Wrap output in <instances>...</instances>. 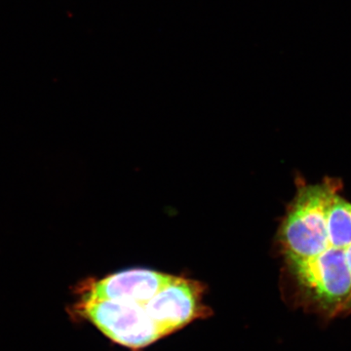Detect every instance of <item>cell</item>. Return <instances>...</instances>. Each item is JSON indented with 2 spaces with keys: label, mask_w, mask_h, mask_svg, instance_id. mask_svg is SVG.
<instances>
[{
  "label": "cell",
  "mask_w": 351,
  "mask_h": 351,
  "mask_svg": "<svg viewBox=\"0 0 351 351\" xmlns=\"http://www.w3.org/2000/svg\"><path fill=\"white\" fill-rule=\"evenodd\" d=\"M145 309L165 336L206 313L202 287L195 281L177 276L145 304Z\"/></svg>",
  "instance_id": "obj_3"
},
{
  "label": "cell",
  "mask_w": 351,
  "mask_h": 351,
  "mask_svg": "<svg viewBox=\"0 0 351 351\" xmlns=\"http://www.w3.org/2000/svg\"><path fill=\"white\" fill-rule=\"evenodd\" d=\"M78 313L93 323L114 343L130 348H142L165 337L152 319L144 304L133 302H80Z\"/></svg>",
  "instance_id": "obj_2"
},
{
  "label": "cell",
  "mask_w": 351,
  "mask_h": 351,
  "mask_svg": "<svg viewBox=\"0 0 351 351\" xmlns=\"http://www.w3.org/2000/svg\"><path fill=\"white\" fill-rule=\"evenodd\" d=\"M174 276L151 269H129L95 281L83 290L82 302H133L147 304Z\"/></svg>",
  "instance_id": "obj_4"
},
{
  "label": "cell",
  "mask_w": 351,
  "mask_h": 351,
  "mask_svg": "<svg viewBox=\"0 0 351 351\" xmlns=\"http://www.w3.org/2000/svg\"><path fill=\"white\" fill-rule=\"evenodd\" d=\"M280 242L300 304L328 320L351 315V203L335 182L299 189Z\"/></svg>",
  "instance_id": "obj_1"
}]
</instances>
